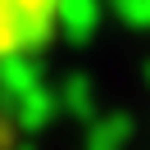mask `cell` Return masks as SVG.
<instances>
[{
    "mask_svg": "<svg viewBox=\"0 0 150 150\" xmlns=\"http://www.w3.org/2000/svg\"><path fill=\"white\" fill-rule=\"evenodd\" d=\"M64 0H0V59H23L55 37Z\"/></svg>",
    "mask_w": 150,
    "mask_h": 150,
    "instance_id": "6da1fadb",
    "label": "cell"
}]
</instances>
